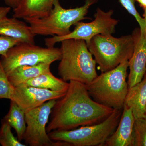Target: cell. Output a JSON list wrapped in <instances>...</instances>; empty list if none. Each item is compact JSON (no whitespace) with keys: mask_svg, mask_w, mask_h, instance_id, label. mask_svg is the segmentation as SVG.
I'll list each match as a JSON object with an SVG mask.
<instances>
[{"mask_svg":"<svg viewBox=\"0 0 146 146\" xmlns=\"http://www.w3.org/2000/svg\"><path fill=\"white\" fill-rule=\"evenodd\" d=\"M114 110L94 101L85 84L70 81L66 94L57 100L53 108L47 132L96 124L108 117Z\"/></svg>","mask_w":146,"mask_h":146,"instance_id":"1","label":"cell"},{"mask_svg":"<svg viewBox=\"0 0 146 146\" xmlns=\"http://www.w3.org/2000/svg\"><path fill=\"white\" fill-rule=\"evenodd\" d=\"M61 53L58 72L66 82L75 81L87 84L98 76L96 62L85 41L68 39L61 42Z\"/></svg>","mask_w":146,"mask_h":146,"instance_id":"2","label":"cell"},{"mask_svg":"<svg viewBox=\"0 0 146 146\" xmlns=\"http://www.w3.org/2000/svg\"><path fill=\"white\" fill-rule=\"evenodd\" d=\"M129 61H124L111 70L102 72L85 84L94 101L113 109H123L129 90L127 81Z\"/></svg>","mask_w":146,"mask_h":146,"instance_id":"3","label":"cell"},{"mask_svg":"<svg viewBox=\"0 0 146 146\" xmlns=\"http://www.w3.org/2000/svg\"><path fill=\"white\" fill-rule=\"evenodd\" d=\"M98 1V0H85L82 6L67 9L61 5L59 0H55L53 7L48 16L24 20L28 23L36 35L63 36L70 32L72 26L86 19L90 7Z\"/></svg>","mask_w":146,"mask_h":146,"instance_id":"4","label":"cell"},{"mask_svg":"<svg viewBox=\"0 0 146 146\" xmlns=\"http://www.w3.org/2000/svg\"><path fill=\"white\" fill-rule=\"evenodd\" d=\"M132 35L115 37L98 35L87 45L101 72L111 70L126 60H129L134 50Z\"/></svg>","mask_w":146,"mask_h":146,"instance_id":"5","label":"cell"},{"mask_svg":"<svg viewBox=\"0 0 146 146\" xmlns=\"http://www.w3.org/2000/svg\"><path fill=\"white\" fill-rule=\"evenodd\" d=\"M122 112L123 110L114 109L108 117L98 123L72 130L53 131L48 134L52 141L66 142L71 146H104L116 130Z\"/></svg>","mask_w":146,"mask_h":146,"instance_id":"6","label":"cell"},{"mask_svg":"<svg viewBox=\"0 0 146 146\" xmlns=\"http://www.w3.org/2000/svg\"><path fill=\"white\" fill-rule=\"evenodd\" d=\"M61 57L60 48L54 47L44 48L35 44L20 43L9 50L5 56H1V61L8 76L19 66L41 63L52 64L60 60Z\"/></svg>","mask_w":146,"mask_h":146,"instance_id":"7","label":"cell"},{"mask_svg":"<svg viewBox=\"0 0 146 146\" xmlns=\"http://www.w3.org/2000/svg\"><path fill=\"white\" fill-rule=\"evenodd\" d=\"M112 10L104 11L98 7L95 13V19L89 23L80 22L75 24L74 28L69 34L63 36H53L45 39L47 47H53L56 44L68 39L84 40L87 45L94 36L98 35H112L115 33L119 20L112 18Z\"/></svg>","mask_w":146,"mask_h":146,"instance_id":"8","label":"cell"},{"mask_svg":"<svg viewBox=\"0 0 146 146\" xmlns=\"http://www.w3.org/2000/svg\"><path fill=\"white\" fill-rule=\"evenodd\" d=\"M57 100H52L25 112L26 129L23 140L30 146H71L63 141H52L46 131V125Z\"/></svg>","mask_w":146,"mask_h":146,"instance_id":"9","label":"cell"},{"mask_svg":"<svg viewBox=\"0 0 146 146\" xmlns=\"http://www.w3.org/2000/svg\"><path fill=\"white\" fill-rule=\"evenodd\" d=\"M66 92L19 85L15 87L13 96L10 101L15 102L26 111L38 107L50 100L59 99Z\"/></svg>","mask_w":146,"mask_h":146,"instance_id":"10","label":"cell"},{"mask_svg":"<svg viewBox=\"0 0 146 146\" xmlns=\"http://www.w3.org/2000/svg\"><path fill=\"white\" fill-rule=\"evenodd\" d=\"M132 35L135 45L133 54L129 61V89L140 82L146 72V31L141 32L140 28H137Z\"/></svg>","mask_w":146,"mask_h":146,"instance_id":"11","label":"cell"},{"mask_svg":"<svg viewBox=\"0 0 146 146\" xmlns=\"http://www.w3.org/2000/svg\"><path fill=\"white\" fill-rule=\"evenodd\" d=\"M135 119L130 108L125 104L116 130L104 146H133V128Z\"/></svg>","mask_w":146,"mask_h":146,"instance_id":"12","label":"cell"},{"mask_svg":"<svg viewBox=\"0 0 146 146\" xmlns=\"http://www.w3.org/2000/svg\"><path fill=\"white\" fill-rule=\"evenodd\" d=\"M19 19L8 17L0 22V35L16 39L20 43L35 44V37L29 25Z\"/></svg>","mask_w":146,"mask_h":146,"instance_id":"13","label":"cell"},{"mask_svg":"<svg viewBox=\"0 0 146 146\" xmlns=\"http://www.w3.org/2000/svg\"><path fill=\"white\" fill-rule=\"evenodd\" d=\"M55 0H21L13 9V17L18 19L39 18L48 15Z\"/></svg>","mask_w":146,"mask_h":146,"instance_id":"14","label":"cell"},{"mask_svg":"<svg viewBox=\"0 0 146 146\" xmlns=\"http://www.w3.org/2000/svg\"><path fill=\"white\" fill-rule=\"evenodd\" d=\"M125 104L131 109L135 119L146 117V72L140 82L129 89Z\"/></svg>","mask_w":146,"mask_h":146,"instance_id":"15","label":"cell"},{"mask_svg":"<svg viewBox=\"0 0 146 146\" xmlns=\"http://www.w3.org/2000/svg\"><path fill=\"white\" fill-rule=\"evenodd\" d=\"M50 63H41L33 65L19 66L8 75L11 84L16 87L44 73L50 72Z\"/></svg>","mask_w":146,"mask_h":146,"instance_id":"16","label":"cell"},{"mask_svg":"<svg viewBox=\"0 0 146 146\" xmlns=\"http://www.w3.org/2000/svg\"><path fill=\"white\" fill-rule=\"evenodd\" d=\"M20 85L33 86L53 91L66 92L69 86V82L62 78H58L51 72L44 73Z\"/></svg>","mask_w":146,"mask_h":146,"instance_id":"17","label":"cell"},{"mask_svg":"<svg viewBox=\"0 0 146 146\" xmlns=\"http://www.w3.org/2000/svg\"><path fill=\"white\" fill-rule=\"evenodd\" d=\"M25 112L15 102L11 100L9 111L3 120L15 130L20 141L23 140L26 129Z\"/></svg>","mask_w":146,"mask_h":146,"instance_id":"18","label":"cell"},{"mask_svg":"<svg viewBox=\"0 0 146 146\" xmlns=\"http://www.w3.org/2000/svg\"><path fill=\"white\" fill-rule=\"evenodd\" d=\"M10 125L3 120L0 128V145L2 146H26L13 135Z\"/></svg>","mask_w":146,"mask_h":146,"instance_id":"19","label":"cell"},{"mask_svg":"<svg viewBox=\"0 0 146 146\" xmlns=\"http://www.w3.org/2000/svg\"><path fill=\"white\" fill-rule=\"evenodd\" d=\"M133 136V146H146V117L135 119Z\"/></svg>","mask_w":146,"mask_h":146,"instance_id":"20","label":"cell"},{"mask_svg":"<svg viewBox=\"0 0 146 146\" xmlns=\"http://www.w3.org/2000/svg\"><path fill=\"white\" fill-rule=\"evenodd\" d=\"M15 88L9 81L8 76L3 68L0 58V99L11 100Z\"/></svg>","mask_w":146,"mask_h":146,"instance_id":"21","label":"cell"},{"mask_svg":"<svg viewBox=\"0 0 146 146\" xmlns=\"http://www.w3.org/2000/svg\"><path fill=\"white\" fill-rule=\"evenodd\" d=\"M123 7L134 17L138 22L141 32L146 31L144 18L140 15L135 5V0H119Z\"/></svg>","mask_w":146,"mask_h":146,"instance_id":"22","label":"cell"},{"mask_svg":"<svg viewBox=\"0 0 146 146\" xmlns=\"http://www.w3.org/2000/svg\"><path fill=\"white\" fill-rule=\"evenodd\" d=\"M20 43L13 38L3 35H0V55L5 56L9 50Z\"/></svg>","mask_w":146,"mask_h":146,"instance_id":"23","label":"cell"},{"mask_svg":"<svg viewBox=\"0 0 146 146\" xmlns=\"http://www.w3.org/2000/svg\"><path fill=\"white\" fill-rule=\"evenodd\" d=\"M11 8L9 7H0V22L7 17Z\"/></svg>","mask_w":146,"mask_h":146,"instance_id":"24","label":"cell"},{"mask_svg":"<svg viewBox=\"0 0 146 146\" xmlns=\"http://www.w3.org/2000/svg\"><path fill=\"white\" fill-rule=\"evenodd\" d=\"M21 1V0H4L6 4L13 9L18 6Z\"/></svg>","mask_w":146,"mask_h":146,"instance_id":"25","label":"cell"},{"mask_svg":"<svg viewBox=\"0 0 146 146\" xmlns=\"http://www.w3.org/2000/svg\"><path fill=\"white\" fill-rule=\"evenodd\" d=\"M135 1L138 2L143 9L146 8V0H135Z\"/></svg>","mask_w":146,"mask_h":146,"instance_id":"26","label":"cell"},{"mask_svg":"<svg viewBox=\"0 0 146 146\" xmlns=\"http://www.w3.org/2000/svg\"><path fill=\"white\" fill-rule=\"evenodd\" d=\"M144 20L145 22V31H146V8L144 9Z\"/></svg>","mask_w":146,"mask_h":146,"instance_id":"27","label":"cell"},{"mask_svg":"<svg viewBox=\"0 0 146 146\" xmlns=\"http://www.w3.org/2000/svg\"></svg>","mask_w":146,"mask_h":146,"instance_id":"28","label":"cell"}]
</instances>
